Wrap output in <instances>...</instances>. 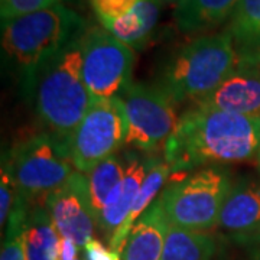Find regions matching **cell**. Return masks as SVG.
Wrapping results in <instances>:
<instances>
[{"instance_id":"6da1fadb","label":"cell","mask_w":260,"mask_h":260,"mask_svg":"<svg viewBox=\"0 0 260 260\" xmlns=\"http://www.w3.org/2000/svg\"><path fill=\"white\" fill-rule=\"evenodd\" d=\"M260 119L194 106L179 116L164 146L172 172L257 158Z\"/></svg>"},{"instance_id":"7a4b0ae2","label":"cell","mask_w":260,"mask_h":260,"mask_svg":"<svg viewBox=\"0 0 260 260\" xmlns=\"http://www.w3.org/2000/svg\"><path fill=\"white\" fill-rule=\"evenodd\" d=\"M85 32V20L64 5L2 22V55L30 97L41 65Z\"/></svg>"},{"instance_id":"3957f363","label":"cell","mask_w":260,"mask_h":260,"mask_svg":"<svg viewBox=\"0 0 260 260\" xmlns=\"http://www.w3.org/2000/svg\"><path fill=\"white\" fill-rule=\"evenodd\" d=\"M83 35L41 65L29 97L45 132L65 143L95 100L83 78Z\"/></svg>"},{"instance_id":"277c9868","label":"cell","mask_w":260,"mask_h":260,"mask_svg":"<svg viewBox=\"0 0 260 260\" xmlns=\"http://www.w3.org/2000/svg\"><path fill=\"white\" fill-rule=\"evenodd\" d=\"M239 62L240 56L227 30L198 37L169 55L155 85L175 104H195L213 93Z\"/></svg>"},{"instance_id":"5b68a950","label":"cell","mask_w":260,"mask_h":260,"mask_svg":"<svg viewBox=\"0 0 260 260\" xmlns=\"http://www.w3.org/2000/svg\"><path fill=\"white\" fill-rule=\"evenodd\" d=\"M3 156L9 164L19 200L26 205L44 204L48 195L75 172L67 143L48 132L19 142Z\"/></svg>"},{"instance_id":"8992f818","label":"cell","mask_w":260,"mask_h":260,"mask_svg":"<svg viewBox=\"0 0 260 260\" xmlns=\"http://www.w3.org/2000/svg\"><path fill=\"white\" fill-rule=\"evenodd\" d=\"M233 182L223 167H208L167 186L159 197L169 225L207 232L217 225Z\"/></svg>"},{"instance_id":"52a82bcc","label":"cell","mask_w":260,"mask_h":260,"mask_svg":"<svg viewBox=\"0 0 260 260\" xmlns=\"http://www.w3.org/2000/svg\"><path fill=\"white\" fill-rule=\"evenodd\" d=\"M127 138V119L120 97L94 100L83 120L67 140L74 168L87 175L116 155Z\"/></svg>"},{"instance_id":"ba28073f","label":"cell","mask_w":260,"mask_h":260,"mask_svg":"<svg viewBox=\"0 0 260 260\" xmlns=\"http://www.w3.org/2000/svg\"><path fill=\"white\" fill-rule=\"evenodd\" d=\"M120 99L127 119L126 143L148 153L164 149L179 121L171 97L155 84L132 83Z\"/></svg>"},{"instance_id":"9c48e42d","label":"cell","mask_w":260,"mask_h":260,"mask_svg":"<svg viewBox=\"0 0 260 260\" xmlns=\"http://www.w3.org/2000/svg\"><path fill=\"white\" fill-rule=\"evenodd\" d=\"M135 51L104 28L83 35V78L95 100L120 97L132 84Z\"/></svg>"},{"instance_id":"30bf717a","label":"cell","mask_w":260,"mask_h":260,"mask_svg":"<svg viewBox=\"0 0 260 260\" xmlns=\"http://www.w3.org/2000/svg\"><path fill=\"white\" fill-rule=\"evenodd\" d=\"M44 205L61 237L74 240L80 249L93 239L97 218L84 174L75 171L64 185L48 195Z\"/></svg>"},{"instance_id":"8fae6325","label":"cell","mask_w":260,"mask_h":260,"mask_svg":"<svg viewBox=\"0 0 260 260\" xmlns=\"http://www.w3.org/2000/svg\"><path fill=\"white\" fill-rule=\"evenodd\" d=\"M236 244L260 249V184L250 178L234 182L217 225Z\"/></svg>"},{"instance_id":"7c38bea8","label":"cell","mask_w":260,"mask_h":260,"mask_svg":"<svg viewBox=\"0 0 260 260\" xmlns=\"http://www.w3.org/2000/svg\"><path fill=\"white\" fill-rule=\"evenodd\" d=\"M194 106L260 119V61L240 59L232 74Z\"/></svg>"},{"instance_id":"4fadbf2b","label":"cell","mask_w":260,"mask_h":260,"mask_svg":"<svg viewBox=\"0 0 260 260\" xmlns=\"http://www.w3.org/2000/svg\"><path fill=\"white\" fill-rule=\"evenodd\" d=\"M152 162L153 158L140 156L136 153L126 155L124 175L97 217V229L104 236L107 243L112 240L116 232L126 221Z\"/></svg>"},{"instance_id":"5bb4252c","label":"cell","mask_w":260,"mask_h":260,"mask_svg":"<svg viewBox=\"0 0 260 260\" xmlns=\"http://www.w3.org/2000/svg\"><path fill=\"white\" fill-rule=\"evenodd\" d=\"M169 221L156 200L135 224L120 253V260H160Z\"/></svg>"},{"instance_id":"9a60e30c","label":"cell","mask_w":260,"mask_h":260,"mask_svg":"<svg viewBox=\"0 0 260 260\" xmlns=\"http://www.w3.org/2000/svg\"><path fill=\"white\" fill-rule=\"evenodd\" d=\"M160 0H139L124 16L100 22L102 26L133 51H140L152 38L159 15Z\"/></svg>"},{"instance_id":"2e32d148","label":"cell","mask_w":260,"mask_h":260,"mask_svg":"<svg viewBox=\"0 0 260 260\" xmlns=\"http://www.w3.org/2000/svg\"><path fill=\"white\" fill-rule=\"evenodd\" d=\"M239 0H181L174 9V23L182 34H203L230 19Z\"/></svg>"},{"instance_id":"e0dca14e","label":"cell","mask_w":260,"mask_h":260,"mask_svg":"<svg viewBox=\"0 0 260 260\" xmlns=\"http://www.w3.org/2000/svg\"><path fill=\"white\" fill-rule=\"evenodd\" d=\"M23 239L28 260H58L61 236L44 204L26 205Z\"/></svg>"},{"instance_id":"ac0fdd59","label":"cell","mask_w":260,"mask_h":260,"mask_svg":"<svg viewBox=\"0 0 260 260\" xmlns=\"http://www.w3.org/2000/svg\"><path fill=\"white\" fill-rule=\"evenodd\" d=\"M227 32L240 59L260 61V0H239Z\"/></svg>"},{"instance_id":"d6986e66","label":"cell","mask_w":260,"mask_h":260,"mask_svg":"<svg viewBox=\"0 0 260 260\" xmlns=\"http://www.w3.org/2000/svg\"><path fill=\"white\" fill-rule=\"evenodd\" d=\"M171 174H172V171H171L169 165L165 162V159L153 158V162H152V165L149 168L146 177L143 179L139 195H138L135 204L132 207L126 221L123 223V225L116 232V234L112 237V240L109 242V246L112 247L113 250L117 251V253H121V249H123L124 243L127 240L130 232L133 230L135 224L138 223V220H139L140 217L146 213V210H148L149 207L156 201L159 191L162 189L165 181H167Z\"/></svg>"},{"instance_id":"ffe728a7","label":"cell","mask_w":260,"mask_h":260,"mask_svg":"<svg viewBox=\"0 0 260 260\" xmlns=\"http://www.w3.org/2000/svg\"><path fill=\"white\" fill-rule=\"evenodd\" d=\"M215 250L213 236L169 225L160 260H211Z\"/></svg>"},{"instance_id":"44dd1931","label":"cell","mask_w":260,"mask_h":260,"mask_svg":"<svg viewBox=\"0 0 260 260\" xmlns=\"http://www.w3.org/2000/svg\"><path fill=\"white\" fill-rule=\"evenodd\" d=\"M124 167H126L124 160L117 155H113L106 160H103L102 164H99L93 171H90L85 175L95 218L102 213L114 188L119 185V182L124 175Z\"/></svg>"},{"instance_id":"7402d4cb","label":"cell","mask_w":260,"mask_h":260,"mask_svg":"<svg viewBox=\"0 0 260 260\" xmlns=\"http://www.w3.org/2000/svg\"><path fill=\"white\" fill-rule=\"evenodd\" d=\"M26 205L20 200H16L15 208L10 214L8 227H6V239L2 244L0 260H28L25 239H23V218H25Z\"/></svg>"},{"instance_id":"603a6c76","label":"cell","mask_w":260,"mask_h":260,"mask_svg":"<svg viewBox=\"0 0 260 260\" xmlns=\"http://www.w3.org/2000/svg\"><path fill=\"white\" fill-rule=\"evenodd\" d=\"M0 175H2L0 177V179H2L0 181V223L3 227L9 221L10 214L13 211L16 200H18V188L15 184L9 164H8L5 156H2Z\"/></svg>"},{"instance_id":"cb8c5ba5","label":"cell","mask_w":260,"mask_h":260,"mask_svg":"<svg viewBox=\"0 0 260 260\" xmlns=\"http://www.w3.org/2000/svg\"><path fill=\"white\" fill-rule=\"evenodd\" d=\"M61 2H73V0H0L2 22L29 15L38 10L48 9L55 5H62Z\"/></svg>"},{"instance_id":"d4e9b609","label":"cell","mask_w":260,"mask_h":260,"mask_svg":"<svg viewBox=\"0 0 260 260\" xmlns=\"http://www.w3.org/2000/svg\"><path fill=\"white\" fill-rule=\"evenodd\" d=\"M139 0H91V6L100 22L121 18L138 5Z\"/></svg>"},{"instance_id":"484cf974","label":"cell","mask_w":260,"mask_h":260,"mask_svg":"<svg viewBox=\"0 0 260 260\" xmlns=\"http://www.w3.org/2000/svg\"><path fill=\"white\" fill-rule=\"evenodd\" d=\"M84 260H120V253L114 251L110 246L103 244L97 239H91L84 246Z\"/></svg>"},{"instance_id":"4316f807","label":"cell","mask_w":260,"mask_h":260,"mask_svg":"<svg viewBox=\"0 0 260 260\" xmlns=\"http://www.w3.org/2000/svg\"><path fill=\"white\" fill-rule=\"evenodd\" d=\"M58 260H84L80 257V247L78 244L68 239L61 237L59 240V250H58Z\"/></svg>"},{"instance_id":"83f0119b","label":"cell","mask_w":260,"mask_h":260,"mask_svg":"<svg viewBox=\"0 0 260 260\" xmlns=\"http://www.w3.org/2000/svg\"><path fill=\"white\" fill-rule=\"evenodd\" d=\"M251 260H260V249L253 250V257H251Z\"/></svg>"},{"instance_id":"f1b7e54d","label":"cell","mask_w":260,"mask_h":260,"mask_svg":"<svg viewBox=\"0 0 260 260\" xmlns=\"http://www.w3.org/2000/svg\"><path fill=\"white\" fill-rule=\"evenodd\" d=\"M160 2H168V3H179V2H181V0H160Z\"/></svg>"},{"instance_id":"f546056e","label":"cell","mask_w":260,"mask_h":260,"mask_svg":"<svg viewBox=\"0 0 260 260\" xmlns=\"http://www.w3.org/2000/svg\"><path fill=\"white\" fill-rule=\"evenodd\" d=\"M257 160H259V168H260V149H259V153H257Z\"/></svg>"}]
</instances>
